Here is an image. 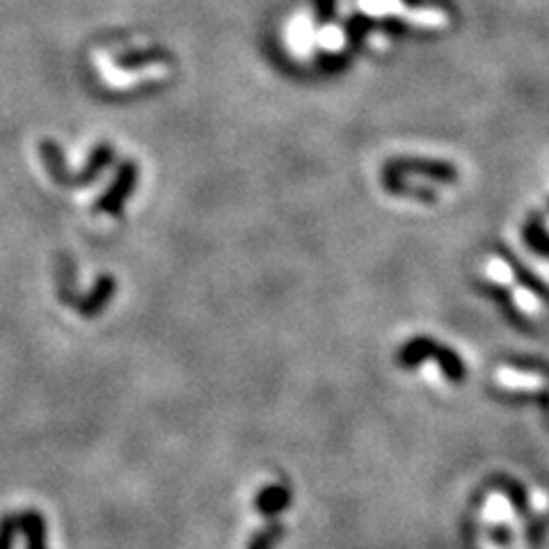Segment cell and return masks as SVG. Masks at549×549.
I'll return each instance as SVG.
<instances>
[{"label": "cell", "instance_id": "6da1fadb", "mask_svg": "<svg viewBox=\"0 0 549 549\" xmlns=\"http://www.w3.org/2000/svg\"><path fill=\"white\" fill-rule=\"evenodd\" d=\"M291 501H294V495H291V488L286 483H272L259 490V495L255 497V511L272 520V517L286 511Z\"/></svg>", "mask_w": 549, "mask_h": 549}, {"label": "cell", "instance_id": "277c9868", "mask_svg": "<svg viewBox=\"0 0 549 549\" xmlns=\"http://www.w3.org/2000/svg\"><path fill=\"white\" fill-rule=\"evenodd\" d=\"M19 536V513H7L0 517V549H14Z\"/></svg>", "mask_w": 549, "mask_h": 549}, {"label": "cell", "instance_id": "3957f363", "mask_svg": "<svg viewBox=\"0 0 549 549\" xmlns=\"http://www.w3.org/2000/svg\"><path fill=\"white\" fill-rule=\"evenodd\" d=\"M284 533H286L284 522H279L278 517H272L271 522L252 533L250 543L245 549H275L284 540Z\"/></svg>", "mask_w": 549, "mask_h": 549}, {"label": "cell", "instance_id": "7a4b0ae2", "mask_svg": "<svg viewBox=\"0 0 549 549\" xmlns=\"http://www.w3.org/2000/svg\"><path fill=\"white\" fill-rule=\"evenodd\" d=\"M19 533L26 538L27 549H46V520L35 508L19 513Z\"/></svg>", "mask_w": 549, "mask_h": 549}]
</instances>
